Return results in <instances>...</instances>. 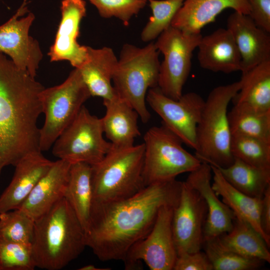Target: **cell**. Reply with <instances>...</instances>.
<instances>
[{"instance_id": "obj_1", "label": "cell", "mask_w": 270, "mask_h": 270, "mask_svg": "<svg viewBox=\"0 0 270 270\" xmlns=\"http://www.w3.org/2000/svg\"><path fill=\"white\" fill-rule=\"evenodd\" d=\"M182 184L176 179L154 184L124 200L92 205L86 246L102 261H124L130 248L150 232L160 208L178 205Z\"/></svg>"}, {"instance_id": "obj_2", "label": "cell", "mask_w": 270, "mask_h": 270, "mask_svg": "<svg viewBox=\"0 0 270 270\" xmlns=\"http://www.w3.org/2000/svg\"><path fill=\"white\" fill-rule=\"evenodd\" d=\"M44 88L0 52V174L5 166L40 152L37 122L42 113L40 94Z\"/></svg>"}, {"instance_id": "obj_3", "label": "cell", "mask_w": 270, "mask_h": 270, "mask_svg": "<svg viewBox=\"0 0 270 270\" xmlns=\"http://www.w3.org/2000/svg\"><path fill=\"white\" fill-rule=\"evenodd\" d=\"M32 249L36 267L60 270L86 246L85 230L64 198L35 220Z\"/></svg>"}, {"instance_id": "obj_4", "label": "cell", "mask_w": 270, "mask_h": 270, "mask_svg": "<svg viewBox=\"0 0 270 270\" xmlns=\"http://www.w3.org/2000/svg\"><path fill=\"white\" fill-rule=\"evenodd\" d=\"M144 143L112 148L98 163L92 166L93 205L120 200L145 186L143 178Z\"/></svg>"}, {"instance_id": "obj_5", "label": "cell", "mask_w": 270, "mask_h": 270, "mask_svg": "<svg viewBox=\"0 0 270 270\" xmlns=\"http://www.w3.org/2000/svg\"><path fill=\"white\" fill-rule=\"evenodd\" d=\"M158 56L154 42L142 48L126 44L113 74L112 86L116 94L137 112L144 123L150 118L146 105L147 92L158 84Z\"/></svg>"}, {"instance_id": "obj_6", "label": "cell", "mask_w": 270, "mask_h": 270, "mask_svg": "<svg viewBox=\"0 0 270 270\" xmlns=\"http://www.w3.org/2000/svg\"><path fill=\"white\" fill-rule=\"evenodd\" d=\"M240 86V80L219 86L210 91L205 100L197 126L195 150V156L202 162L222 168L233 162L228 108Z\"/></svg>"}, {"instance_id": "obj_7", "label": "cell", "mask_w": 270, "mask_h": 270, "mask_svg": "<svg viewBox=\"0 0 270 270\" xmlns=\"http://www.w3.org/2000/svg\"><path fill=\"white\" fill-rule=\"evenodd\" d=\"M145 186L176 179L196 169L202 162L182 146V141L164 126L150 128L144 137Z\"/></svg>"}, {"instance_id": "obj_8", "label": "cell", "mask_w": 270, "mask_h": 270, "mask_svg": "<svg viewBox=\"0 0 270 270\" xmlns=\"http://www.w3.org/2000/svg\"><path fill=\"white\" fill-rule=\"evenodd\" d=\"M92 96L80 70L74 68L61 84L44 88L40 100L44 121L40 130V152L48 150Z\"/></svg>"}, {"instance_id": "obj_9", "label": "cell", "mask_w": 270, "mask_h": 270, "mask_svg": "<svg viewBox=\"0 0 270 270\" xmlns=\"http://www.w3.org/2000/svg\"><path fill=\"white\" fill-rule=\"evenodd\" d=\"M102 118L83 106L76 116L56 138L52 152L59 160L91 166L100 162L112 148L104 138Z\"/></svg>"}, {"instance_id": "obj_10", "label": "cell", "mask_w": 270, "mask_h": 270, "mask_svg": "<svg viewBox=\"0 0 270 270\" xmlns=\"http://www.w3.org/2000/svg\"><path fill=\"white\" fill-rule=\"evenodd\" d=\"M202 37L200 33H188L170 26L154 42L158 52L164 55L158 86L166 96L177 100L182 96L190 72L193 52Z\"/></svg>"}, {"instance_id": "obj_11", "label": "cell", "mask_w": 270, "mask_h": 270, "mask_svg": "<svg viewBox=\"0 0 270 270\" xmlns=\"http://www.w3.org/2000/svg\"><path fill=\"white\" fill-rule=\"evenodd\" d=\"M146 102L162 118L164 126L183 143L196 149L197 126L205 102L200 94L190 92L176 100L164 94L156 86L148 90Z\"/></svg>"}, {"instance_id": "obj_12", "label": "cell", "mask_w": 270, "mask_h": 270, "mask_svg": "<svg viewBox=\"0 0 270 270\" xmlns=\"http://www.w3.org/2000/svg\"><path fill=\"white\" fill-rule=\"evenodd\" d=\"M174 208H160L148 234L128 251L124 260L126 269L143 260L151 270H173L178 256L172 226Z\"/></svg>"}, {"instance_id": "obj_13", "label": "cell", "mask_w": 270, "mask_h": 270, "mask_svg": "<svg viewBox=\"0 0 270 270\" xmlns=\"http://www.w3.org/2000/svg\"><path fill=\"white\" fill-rule=\"evenodd\" d=\"M28 4L23 0L14 14L0 26V52L35 78L43 55L38 40L29 34L34 14L29 12L24 16L28 12Z\"/></svg>"}, {"instance_id": "obj_14", "label": "cell", "mask_w": 270, "mask_h": 270, "mask_svg": "<svg viewBox=\"0 0 270 270\" xmlns=\"http://www.w3.org/2000/svg\"><path fill=\"white\" fill-rule=\"evenodd\" d=\"M207 214V206L202 196L182 182L178 204L173 208L172 222L178 256L201 250Z\"/></svg>"}, {"instance_id": "obj_15", "label": "cell", "mask_w": 270, "mask_h": 270, "mask_svg": "<svg viewBox=\"0 0 270 270\" xmlns=\"http://www.w3.org/2000/svg\"><path fill=\"white\" fill-rule=\"evenodd\" d=\"M60 12V23L48 55L51 62L66 60L78 68L87 57V46L80 45L77 40L80 22L86 14V2L62 0Z\"/></svg>"}, {"instance_id": "obj_16", "label": "cell", "mask_w": 270, "mask_h": 270, "mask_svg": "<svg viewBox=\"0 0 270 270\" xmlns=\"http://www.w3.org/2000/svg\"><path fill=\"white\" fill-rule=\"evenodd\" d=\"M241 56L242 74L260 64L270 60V36L248 14L234 11L227 19Z\"/></svg>"}, {"instance_id": "obj_17", "label": "cell", "mask_w": 270, "mask_h": 270, "mask_svg": "<svg viewBox=\"0 0 270 270\" xmlns=\"http://www.w3.org/2000/svg\"><path fill=\"white\" fill-rule=\"evenodd\" d=\"M212 170L210 164L202 162L190 172L186 184L196 190L204 200L208 209L204 230V240L218 236L232 228L236 216L233 212L218 198L213 190Z\"/></svg>"}, {"instance_id": "obj_18", "label": "cell", "mask_w": 270, "mask_h": 270, "mask_svg": "<svg viewBox=\"0 0 270 270\" xmlns=\"http://www.w3.org/2000/svg\"><path fill=\"white\" fill-rule=\"evenodd\" d=\"M53 164L41 152L23 157L15 166L13 178L0 196V213L18 208Z\"/></svg>"}, {"instance_id": "obj_19", "label": "cell", "mask_w": 270, "mask_h": 270, "mask_svg": "<svg viewBox=\"0 0 270 270\" xmlns=\"http://www.w3.org/2000/svg\"><path fill=\"white\" fill-rule=\"evenodd\" d=\"M72 164L58 160L41 178L20 208L35 220L64 198Z\"/></svg>"}, {"instance_id": "obj_20", "label": "cell", "mask_w": 270, "mask_h": 270, "mask_svg": "<svg viewBox=\"0 0 270 270\" xmlns=\"http://www.w3.org/2000/svg\"><path fill=\"white\" fill-rule=\"evenodd\" d=\"M198 48V60L202 68L226 74L240 71L241 56L227 28H220L202 36Z\"/></svg>"}, {"instance_id": "obj_21", "label": "cell", "mask_w": 270, "mask_h": 270, "mask_svg": "<svg viewBox=\"0 0 270 270\" xmlns=\"http://www.w3.org/2000/svg\"><path fill=\"white\" fill-rule=\"evenodd\" d=\"M226 8L244 14L250 12L246 0H184L171 26L188 33H200L204 26L214 22Z\"/></svg>"}, {"instance_id": "obj_22", "label": "cell", "mask_w": 270, "mask_h": 270, "mask_svg": "<svg viewBox=\"0 0 270 270\" xmlns=\"http://www.w3.org/2000/svg\"><path fill=\"white\" fill-rule=\"evenodd\" d=\"M106 113L102 118L104 134L114 148H125L134 145L140 135L138 125L137 112L116 94L112 99L103 100Z\"/></svg>"}, {"instance_id": "obj_23", "label": "cell", "mask_w": 270, "mask_h": 270, "mask_svg": "<svg viewBox=\"0 0 270 270\" xmlns=\"http://www.w3.org/2000/svg\"><path fill=\"white\" fill-rule=\"evenodd\" d=\"M118 60L110 47L94 48L87 46L86 58L78 68L92 96L105 100L116 95L112 82Z\"/></svg>"}, {"instance_id": "obj_24", "label": "cell", "mask_w": 270, "mask_h": 270, "mask_svg": "<svg viewBox=\"0 0 270 270\" xmlns=\"http://www.w3.org/2000/svg\"><path fill=\"white\" fill-rule=\"evenodd\" d=\"M210 166L213 179L212 186L216 194L222 198V202L233 212L236 218L251 224L270 248V237L264 232L260 226L262 198L250 196L238 190L225 180L216 168Z\"/></svg>"}, {"instance_id": "obj_25", "label": "cell", "mask_w": 270, "mask_h": 270, "mask_svg": "<svg viewBox=\"0 0 270 270\" xmlns=\"http://www.w3.org/2000/svg\"><path fill=\"white\" fill-rule=\"evenodd\" d=\"M92 166L84 162L72 164L64 198L86 231L93 205Z\"/></svg>"}, {"instance_id": "obj_26", "label": "cell", "mask_w": 270, "mask_h": 270, "mask_svg": "<svg viewBox=\"0 0 270 270\" xmlns=\"http://www.w3.org/2000/svg\"><path fill=\"white\" fill-rule=\"evenodd\" d=\"M240 80V88L232 100L234 104L270 110V60L242 74Z\"/></svg>"}, {"instance_id": "obj_27", "label": "cell", "mask_w": 270, "mask_h": 270, "mask_svg": "<svg viewBox=\"0 0 270 270\" xmlns=\"http://www.w3.org/2000/svg\"><path fill=\"white\" fill-rule=\"evenodd\" d=\"M217 237L226 249L246 258L270 263L267 244L260 234L246 221L235 218L232 229Z\"/></svg>"}, {"instance_id": "obj_28", "label": "cell", "mask_w": 270, "mask_h": 270, "mask_svg": "<svg viewBox=\"0 0 270 270\" xmlns=\"http://www.w3.org/2000/svg\"><path fill=\"white\" fill-rule=\"evenodd\" d=\"M214 166L232 186L250 196L262 198L270 185V168L256 167L236 158L228 166Z\"/></svg>"}, {"instance_id": "obj_29", "label": "cell", "mask_w": 270, "mask_h": 270, "mask_svg": "<svg viewBox=\"0 0 270 270\" xmlns=\"http://www.w3.org/2000/svg\"><path fill=\"white\" fill-rule=\"evenodd\" d=\"M228 115L232 135L270 142V110L260 111L234 105Z\"/></svg>"}, {"instance_id": "obj_30", "label": "cell", "mask_w": 270, "mask_h": 270, "mask_svg": "<svg viewBox=\"0 0 270 270\" xmlns=\"http://www.w3.org/2000/svg\"><path fill=\"white\" fill-rule=\"evenodd\" d=\"M202 248L213 270H254L259 268L264 263L225 248L219 242L218 237L204 239Z\"/></svg>"}, {"instance_id": "obj_31", "label": "cell", "mask_w": 270, "mask_h": 270, "mask_svg": "<svg viewBox=\"0 0 270 270\" xmlns=\"http://www.w3.org/2000/svg\"><path fill=\"white\" fill-rule=\"evenodd\" d=\"M230 150L234 158L256 167L270 168V142L254 137L232 135Z\"/></svg>"}, {"instance_id": "obj_32", "label": "cell", "mask_w": 270, "mask_h": 270, "mask_svg": "<svg viewBox=\"0 0 270 270\" xmlns=\"http://www.w3.org/2000/svg\"><path fill=\"white\" fill-rule=\"evenodd\" d=\"M184 0H148L152 15L142 29L140 38L145 42H152L171 26L172 22Z\"/></svg>"}, {"instance_id": "obj_33", "label": "cell", "mask_w": 270, "mask_h": 270, "mask_svg": "<svg viewBox=\"0 0 270 270\" xmlns=\"http://www.w3.org/2000/svg\"><path fill=\"white\" fill-rule=\"evenodd\" d=\"M34 224L35 220L20 208L0 213V237L31 245Z\"/></svg>"}, {"instance_id": "obj_34", "label": "cell", "mask_w": 270, "mask_h": 270, "mask_svg": "<svg viewBox=\"0 0 270 270\" xmlns=\"http://www.w3.org/2000/svg\"><path fill=\"white\" fill-rule=\"evenodd\" d=\"M2 270H33L36 268L31 245L12 242L0 237Z\"/></svg>"}, {"instance_id": "obj_35", "label": "cell", "mask_w": 270, "mask_h": 270, "mask_svg": "<svg viewBox=\"0 0 270 270\" xmlns=\"http://www.w3.org/2000/svg\"><path fill=\"white\" fill-rule=\"evenodd\" d=\"M104 18H116L126 26L146 6L148 0H87Z\"/></svg>"}, {"instance_id": "obj_36", "label": "cell", "mask_w": 270, "mask_h": 270, "mask_svg": "<svg viewBox=\"0 0 270 270\" xmlns=\"http://www.w3.org/2000/svg\"><path fill=\"white\" fill-rule=\"evenodd\" d=\"M173 270H213V268L206 254L200 250L178 256Z\"/></svg>"}, {"instance_id": "obj_37", "label": "cell", "mask_w": 270, "mask_h": 270, "mask_svg": "<svg viewBox=\"0 0 270 270\" xmlns=\"http://www.w3.org/2000/svg\"><path fill=\"white\" fill-rule=\"evenodd\" d=\"M250 8L249 16L256 24L270 34V0H246Z\"/></svg>"}, {"instance_id": "obj_38", "label": "cell", "mask_w": 270, "mask_h": 270, "mask_svg": "<svg viewBox=\"0 0 270 270\" xmlns=\"http://www.w3.org/2000/svg\"><path fill=\"white\" fill-rule=\"evenodd\" d=\"M260 220L262 231L270 237V185L266 189L262 198Z\"/></svg>"}, {"instance_id": "obj_39", "label": "cell", "mask_w": 270, "mask_h": 270, "mask_svg": "<svg viewBox=\"0 0 270 270\" xmlns=\"http://www.w3.org/2000/svg\"><path fill=\"white\" fill-rule=\"evenodd\" d=\"M78 270H110L108 268H97L93 264H88L85 266H84Z\"/></svg>"}, {"instance_id": "obj_40", "label": "cell", "mask_w": 270, "mask_h": 270, "mask_svg": "<svg viewBox=\"0 0 270 270\" xmlns=\"http://www.w3.org/2000/svg\"><path fill=\"white\" fill-rule=\"evenodd\" d=\"M0 270H2V268H0Z\"/></svg>"}]
</instances>
